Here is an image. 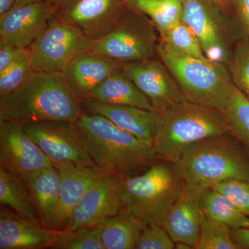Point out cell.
<instances>
[{
    "instance_id": "obj_9",
    "label": "cell",
    "mask_w": 249,
    "mask_h": 249,
    "mask_svg": "<svg viewBox=\"0 0 249 249\" xmlns=\"http://www.w3.org/2000/svg\"><path fill=\"white\" fill-rule=\"evenodd\" d=\"M92 42L53 15L27 48L34 71L62 72L78 55L90 52Z\"/></svg>"
},
{
    "instance_id": "obj_16",
    "label": "cell",
    "mask_w": 249,
    "mask_h": 249,
    "mask_svg": "<svg viewBox=\"0 0 249 249\" xmlns=\"http://www.w3.org/2000/svg\"><path fill=\"white\" fill-rule=\"evenodd\" d=\"M80 103L84 111L107 118L118 127L145 142L152 144L160 129L161 114L155 110L103 103L93 98Z\"/></svg>"
},
{
    "instance_id": "obj_14",
    "label": "cell",
    "mask_w": 249,
    "mask_h": 249,
    "mask_svg": "<svg viewBox=\"0 0 249 249\" xmlns=\"http://www.w3.org/2000/svg\"><path fill=\"white\" fill-rule=\"evenodd\" d=\"M122 175L109 174L85 193L72 213L66 229L95 228L124 209L121 196Z\"/></svg>"
},
{
    "instance_id": "obj_31",
    "label": "cell",
    "mask_w": 249,
    "mask_h": 249,
    "mask_svg": "<svg viewBox=\"0 0 249 249\" xmlns=\"http://www.w3.org/2000/svg\"><path fill=\"white\" fill-rule=\"evenodd\" d=\"M232 84L249 99V40L244 37L236 43L228 63Z\"/></svg>"
},
{
    "instance_id": "obj_15",
    "label": "cell",
    "mask_w": 249,
    "mask_h": 249,
    "mask_svg": "<svg viewBox=\"0 0 249 249\" xmlns=\"http://www.w3.org/2000/svg\"><path fill=\"white\" fill-rule=\"evenodd\" d=\"M54 14L53 5L47 0L17 2L12 9L0 16V40L19 48H28Z\"/></svg>"
},
{
    "instance_id": "obj_29",
    "label": "cell",
    "mask_w": 249,
    "mask_h": 249,
    "mask_svg": "<svg viewBox=\"0 0 249 249\" xmlns=\"http://www.w3.org/2000/svg\"><path fill=\"white\" fill-rule=\"evenodd\" d=\"M160 40L181 53L203 60H211L205 55L195 33L182 21L160 36Z\"/></svg>"
},
{
    "instance_id": "obj_32",
    "label": "cell",
    "mask_w": 249,
    "mask_h": 249,
    "mask_svg": "<svg viewBox=\"0 0 249 249\" xmlns=\"http://www.w3.org/2000/svg\"><path fill=\"white\" fill-rule=\"evenodd\" d=\"M34 71L29 51L8 70L0 73V96L9 94L19 88Z\"/></svg>"
},
{
    "instance_id": "obj_25",
    "label": "cell",
    "mask_w": 249,
    "mask_h": 249,
    "mask_svg": "<svg viewBox=\"0 0 249 249\" xmlns=\"http://www.w3.org/2000/svg\"><path fill=\"white\" fill-rule=\"evenodd\" d=\"M204 215L231 229L249 228V217L240 212L225 196L214 190H208L200 197Z\"/></svg>"
},
{
    "instance_id": "obj_37",
    "label": "cell",
    "mask_w": 249,
    "mask_h": 249,
    "mask_svg": "<svg viewBox=\"0 0 249 249\" xmlns=\"http://www.w3.org/2000/svg\"><path fill=\"white\" fill-rule=\"evenodd\" d=\"M231 235L240 249H249V228L231 229Z\"/></svg>"
},
{
    "instance_id": "obj_30",
    "label": "cell",
    "mask_w": 249,
    "mask_h": 249,
    "mask_svg": "<svg viewBox=\"0 0 249 249\" xmlns=\"http://www.w3.org/2000/svg\"><path fill=\"white\" fill-rule=\"evenodd\" d=\"M230 228L204 215L196 249H240L232 240Z\"/></svg>"
},
{
    "instance_id": "obj_41",
    "label": "cell",
    "mask_w": 249,
    "mask_h": 249,
    "mask_svg": "<svg viewBox=\"0 0 249 249\" xmlns=\"http://www.w3.org/2000/svg\"><path fill=\"white\" fill-rule=\"evenodd\" d=\"M41 1V0H18V2H33V1Z\"/></svg>"
},
{
    "instance_id": "obj_36",
    "label": "cell",
    "mask_w": 249,
    "mask_h": 249,
    "mask_svg": "<svg viewBox=\"0 0 249 249\" xmlns=\"http://www.w3.org/2000/svg\"><path fill=\"white\" fill-rule=\"evenodd\" d=\"M235 18L245 37L249 40V0H231Z\"/></svg>"
},
{
    "instance_id": "obj_8",
    "label": "cell",
    "mask_w": 249,
    "mask_h": 249,
    "mask_svg": "<svg viewBox=\"0 0 249 249\" xmlns=\"http://www.w3.org/2000/svg\"><path fill=\"white\" fill-rule=\"evenodd\" d=\"M156 31L150 18L127 6L115 27L93 41L91 51L121 63L154 58L160 39Z\"/></svg>"
},
{
    "instance_id": "obj_26",
    "label": "cell",
    "mask_w": 249,
    "mask_h": 249,
    "mask_svg": "<svg viewBox=\"0 0 249 249\" xmlns=\"http://www.w3.org/2000/svg\"><path fill=\"white\" fill-rule=\"evenodd\" d=\"M126 6L150 18L160 36L181 21L182 0H132Z\"/></svg>"
},
{
    "instance_id": "obj_7",
    "label": "cell",
    "mask_w": 249,
    "mask_h": 249,
    "mask_svg": "<svg viewBox=\"0 0 249 249\" xmlns=\"http://www.w3.org/2000/svg\"><path fill=\"white\" fill-rule=\"evenodd\" d=\"M226 10L216 0H182L181 21L195 33L208 58L228 65L236 43L245 36Z\"/></svg>"
},
{
    "instance_id": "obj_6",
    "label": "cell",
    "mask_w": 249,
    "mask_h": 249,
    "mask_svg": "<svg viewBox=\"0 0 249 249\" xmlns=\"http://www.w3.org/2000/svg\"><path fill=\"white\" fill-rule=\"evenodd\" d=\"M157 55L169 70L187 100L224 111L233 85L227 65L190 56L160 39Z\"/></svg>"
},
{
    "instance_id": "obj_11",
    "label": "cell",
    "mask_w": 249,
    "mask_h": 249,
    "mask_svg": "<svg viewBox=\"0 0 249 249\" xmlns=\"http://www.w3.org/2000/svg\"><path fill=\"white\" fill-rule=\"evenodd\" d=\"M22 125L53 163L96 165L76 122L45 121Z\"/></svg>"
},
{
    "instance_id": "obj_13",
    "label": "cell",
    "mask_w": 249,
    "mask_h": 249,
    "mask_svg": "<svg viewBox=\"0 0 249 249\" xmlns=\"http://www.w3.org/2000/svg\"><path fill=\"white\" fill-rule=\"evenodd\" d=\"M122 70L150 100L154 109L160 114L173 105L187 100L176 80L160 58L124 62Z\"/></svg>"
},
{
    "instance_id": "obj_23",
    "label": "cell",
    "mask_w": 249,
    "mask_h": 249,
    "mask_svg": "<svg viewBox=\"0 0 249 249\" xmlns=\"http://www.w3.org/2000/svg\"><path fill=\"white\" fill-rule=\"evenodd\" d=\"M145 223L124 208L96 227L105 249H136Z\"/></svg>"
},
{
    "instance_id": "obj_1",
    "label": "cell",
    "mask_w": 249,
    "mask_h": 249,
    "mask_svg": "<svg viewBox=\"0 0 249 249\" xmlns=\"http://www.w3.org/2000/svg\"><path fill=\"white\" fill-rule=\"evenodd\" d=\"M83 111L81 103L67 87L62 72L34 71L19 88L0 96V119L21 124L76 122Z\"/></svg>"
},
{
    "instance_id": "obj_42",
    "label": "cell",
    "mask_w": 249,
    "mask_h": 249,
    "mask_svg": "<svg viewBox=\"0 0 249 249\" xmlns=\"http://www.w3.org/2000/svg\"><path fill=\"white\" fill-rule=\"evenodd\" d=\"M123 1H124L125 4H127V3L129 2V1H132V0H123Z\"/></svg>"
},
{
    "instance_id": "obj_34",
    "label": "cell",
    "mask_w": 249,
    "mask_h": 249,
    "mask_svg": "<svg viewBox=\"0 0 249 249\" xmlns=\"http://www.w3.org/2000/svg\"><path fill=\"white\" fill-rule=\"evenodd\" d=\"M175 243L164 228L154 223L145 224L136 249H173Z\"/></svg>"
},
{
    "instance_id": "obj_2",
    "label": "cell",
    "mask_w": 249,
    "mask_h": 249,
    "mask_svg": "<svg viewBox=\"0 0 249 249\" xmlns=\"http://www.w3.org/2000/svg\"><path fill=\"white\" fill-rule=\"evenodd\" d=\"M177 165L184 189L199 197L222 181L233 178L249 181V155L229 133L192 144Z\"/></svg>"
},
{
    "instance_id": "obj_19",
    "label": "cell",
    "mask_w": 249,
    "mask_h": 249,
    "mask_svg": "<svg viewBox=\"0 0 249 249\" xmlns=\"http://www.w3.org/2000/svg\"><path fill=\"white\" fill-rule=\"evenodd\" d=\"M204 217L200 197L184 189L161 226L175 243L184 242L196 249Z\"/></svg>"
},
{
    "instance_id": "obj_18",
    "label": "cell",
    "mask_w": 249,
    "mask_h": 249,
    "mask_svg": "<svg viewBox=\"0 0 249 249\" xmlns=\"http://www.w3.org/2000/svg\"><path fill=\"white\" fill-rule=\"evenodd\" d=\"M60 178V207L58 231L68 227L72 213L88 190L109 174L97 165L53 163Z\"/></svg>"
},
{
    "instance_id": "obj_17",
    "label": "cell",
    "mask_w": 249,
    "mask_h": 249,
    "mask_svg": "<svg viewBox=\"0 0 249 249\" xmlns=\"http://www.w3.org/2000/svg\"><path fill=\"white\" fill-rule=\"evenodd\" d=\"M123 63L96 52H85L73 59L62 71L69 89L81 102Z\"/></svg>"
},
{
    "instance_id": "obj_38",
    "label": "cell",
    "mask_w": 249,
    "mask_h": 249,
    "mask_svg": "<svg viewBox=\"0 0 249 249\" xmlns=\"http://www.w3.org/2000/svg\"><path fill=\"white\" fill-rule=\"evenodd\" d=\"M18 1V0H0V16L12 9Z\"/></svg>"
},
{
    "instance_id": "obj_28",
    "label": "cell",
    "mask_w": 249,
    "mask_h": 249,
    "mask_svg": "<svg viewBox=\"0 0 249 249\" xmlns=\"http://www.w3.org/2000/svg\"><path fill=\"white\" fill-rule=\"evenodd\" d=\"M52 249H105L97 228L55 231L49 245Z\"/></svg>"
},
{
    "instance_id": "obj_33",
    "label": "cell",
    "mask_w": 249,
    "mask_h": 249,
    "mask_svg": "<svg viewBox=\"0 0 249 249\" xmlns=\"http://www.w3.org/2000/svg\"><path fill=\"white\" fill-rule=\"evenodd\" d=\"M211 188L225 196L240 212L249 217V181L233 178Z\"/></svg>"
},
{
    "instance_id": "obj_3",
    "label": "cell",
    "mask_w": 249,
    "mask_h": 249,
    "mask_svg": "<svg viewBox=\"0 0 249 249\" xmlns=\"http://www.w3.org/2000/svg\"><path fill=\"white\" fill-rule=\"evenodd\" d=\"M76 124L95 164L109 173L131 175L157 160L152 143L140 140L105 116L83 111Z\"/></svg>"
},
{
    "instance_id": "obj_12",
    "label": "cell",
    "mask_w": 249,
    "mask_h": 249,
    "mask_svg": "<svg viewBox=\"0 0 249 249\" xmlns=\"http://www.w3.org/2000/svg\"><path fill=\"white\" fill-rule=\"evenodd\" d=\"M53 166L22 124L0 119V167L26 182L41 170Z\"/></svg>"
},
{
    "instance_id": "obj_20",
    "label": "cell",
    "mask_w": 249,
    "mask_h": 249,
    "mask_svg": "<svg viewBox=\"0 0 249 249\" xmlns=\"http://www.w3.org/2000/svg\"><path fill=\"white\" fill-rule=\"evenodd\" d=\"M55 232L18 214L0 212V249H49Z\"/></svg>"
},
{
    "instance_id": "obj_5",
    "label": "cell",
    "mask_w": 249,
    "mask_h": 249,
    "mask_svg": "<svg viewBox=\"0 0 249 249\" xmlns=\"http://www.w3.org/2000/svg\"><path fill=\"white\" fill-rule=\"evenodd\" d=\"M184 190L177 163L160 160L145 173L122 175L121 196L124 208L145 223L161 226L165 216Z\"/></svg>"
},
{
    "instance_id": "obj_35",
    "label": "cell",
    "mask_w": 249,
    "mask_h": 249,
    "mask_svg": "<svg viewBox=\"0 0 249 249\" xmlns=\"http://www.w3.org/2000/svg\"><path fill=\"white\" fill-rule=\"evenodd\" d=\"M27 52V48H19L0 40V73L6 71Z\"/></svg>"
},
{
    "instance_id": "obj_21",
    "label": "cell",
    "mask_w": 249,
    "mask_h": 249,
    "mask_svg": "<svg viewBox=\"0 0 249 249\" xmlns=\"http://www.w3.org/2000/svg\"><path fill=\"white\" fill-rule=\"evenodd\" d=\"M44 227L58 231L60 178L55 166L45 168L26 181Z\"/></svg>"
},
{
    "instance_id": "obj_40",
    "label": "cell",
    "mask_w": 249,
    "mask_h": 249,
    "mask_svg": "<svg viewBox=\"0 0 249 249\" xmlns=\"http://www.w3.org/2000/svg\"><path fill=\"white\" fill-rule=\"evenodd\" d=\"M219 4H222L224 7L227 8L231 3V0H216Z\"/></svg>"
},
{
    "instance_id": "obj_10",
    "label": "cell",
    "mask_w": 249,
    "mask_h": 249,
    "mask_svg": "<svg viewBox=\"0 0 249 249\" xmlns=\"http://www.w3.org/2000/svg\"><path fill=\"white\" fill-rule=\"evenodd\" d=\"M55 16L94 41L106 36L124 16L123 0H47Z\"/></svg>"
},
{
    "instance_id": "obj_4",
    "label": "cell",
    "mask_w": 249,
    "mask_h": 249,
    "mask_svg": "<svg viewBox=\"0 0 249 249\" xmlns=\"http://www.w3.org/2000/svg\"><path fill=\"white\" fill-rule=\"evenodd\" d=\"M229 130L224 111L185 100L161 114L152 148L157 160L177 163L192 144Z\"/></svg>"
},
{
    "instance_id": "obj_22",
    "label": "cell",
    "mask_w": 249,
    "mask_h": 249,
    "mask_svg": "<svg viewBox=\"0 0 249 249\" xmlns=\"http://www.w3.org/2000/svg\"><path fill=\"white\" fill-rule=\"evenodd\" d=\"M88 98L111 104L126 105L155 110L150 100L123 71L122 68L111 73L91 91Z\"/></svg>"
},
{
    "instance_id": "obj_27",
    "label": "cell",
    "mask_w": 249,
    "mask_h": 249,
    "mask_svg": "<svg viewBox=\"0 0 249 249\" xmlns=\"http://www.w3.org/2000/svg\"><path fill=\"white\" fill-rule=\"evenodd\" d=\"M224 112L230 127L229 134L249 155V99L234 85Z\"/></svg>"
},
{
    "instance_id": "obj_39",
    "label": "cell",
    "mask_w": 249,
    "mask_h": 249,
    "mask_svg": "<svg viewBox=\"0 0 249 249\" xmlns=\"http://www.w3.org/2000/svg\"><path fill=\"white\" fill-rule=\"evenodd\" d=\"M175 249H193L194 247L184 243V242H176L175 243Z\"/></svg>"
},
{
    "instance_id": "obj_24",
    "label": "cell",
    "mask_w": 249,
    "mask_h": 249,
    "mask_svg": "<svg viewBox=\"0 0 249 249\" xmlns=\"http://www.w3.org/2000/svg\"><path fill=\"white\" fill-rule=\"evenodd\" d=\"M0 204L21 217L41 223L40 217L25 181L0 167Z\"/></svg>"
}]
</instances>
